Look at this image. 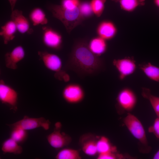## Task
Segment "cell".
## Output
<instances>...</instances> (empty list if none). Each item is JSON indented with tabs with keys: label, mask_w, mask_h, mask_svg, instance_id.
<instances>
[{
	"label": "cell",
	"mask_w": 159,
	"mask_h": 159,
	"mask_svg": "<svg viewBox=\"0 0 159 159\" xmlns=\"http://www.w3.org/2000/svg\"><path fill=\"white\" fill-rule=\"evenodd\" d=\"M95 136L87 134L83 135L81 139V147L84 153L90 156H94L98 153L97 140Z\"/></svg>",
	"instance_id": "obj_14"
},
{
	"label": "cell",
	"mask_w": 159,
	"mask_h": 159,
	"mask_svg": "<svg viewBox=\"0 0 159 159\" xmlns=\"http://www.w3.org/2000/svg\"><path fill=\"white\" fill-rule=\"evenodd\" d=\"M144 0H119L121 7L128 11L133 10L139 5L141 4Z\"/></svg>",
	"instance_id": "obj_26"
},
{
	"label": "cell",
	"mask_w": 159,
	"mask_h": 159,
	"mask_svg": "<svg viewBox=\"0 0 159 159\" xmlns=\"http://www.w3.org/2000/svg\"><path fill=\"white\" fill-rule=\"evenodd\" d=\"M10 17L20 33L31 34L33 32L29 20L24 15L21 11L17 9L13 10L12 11Z\"/></svg>",
	"instance_id": "obj_12"
},
{
	"label": "cell",
	"mask_w": 159,
	"mask_h": 159,
	"mask_svg": "<svg viewBox=\"0 0 159 159\" xmlns=\"http://www.w3.org/2000/svg\"><path fill=\"white\" fill-rule=\"evenodd\" d=\"M112 64L117 70L119 79L121 80L133 74L137 68L135 60L129 57L114 59L113 61Z\"/></svg>",
	"instance_id": "obj_10"
},
{
	"label": "cell",
	"mask_w": 159,
	"mask_h": 159,
	"mask_svg": "<svg viewBox=\"0 0 159 159\" xmlns=\"http://www.w3.org/2000/svg\"><path fill=\"white\" fill-rule=\"evenodd\" d=\"M78 8L80 14L84 19L90 17L94 14L90 2L85 1L80 2Z\"/></svg>",
	"instance_id": "obj_25"
},
{
	"label": "cell",
	"mask_w": 159,
	"mask_h": 159,
	"mask_svg": "<svg viewBox=\"0 0 159 159\" xmlns=\"http://www.w3.org/2000/svg\"><path fill=\"white\" fill-rule=\"evenodd\" d=\"M105 40L99 36L92 39L88 43L91 51L97 56L104 54L107 49V44Z\"/></svg>",
	"instance_id": "obj_17"
},
{
	"label": "cell",
	"mask_w": 159,
	"mask_h": 159,
	"mask_svg": "<svg viewBox=\"0 0 159 159\" xmlns=\"http://www.w3.org/2000/svg\"><path fill=\"white\" fill-rule=\"evenodd\" d=\"M97 147L98 154L117 151L116 147L112 145L109 139L105 136L101 137L97 140Z\"/></svg>",
	"instance_id": "obj_21"
},
{
	"label": "cell",
	"mask_w": 159,
	"mask_h": 159,
	"mask_svg": "<svg viewBox=\"0 0 159 159\" xmlns=\"http://www.w3.org/2000/svg\"><path fill=\"white\" fill-rule=\"evenodd\" d=\"M63 99L68 103L75 104L82 102L85 97L82 87L77 83H70L66 85L62 92Z\"/></svg>",
	"instance_id": "obj_8"
},
{
	"label": "cell",
	"mask_w": 159,
	"mask_h": 159,
	"mask_svg": "<svg viewBox=\"0 0 159 159\" xmlns=\"http://www.w3.org/2000/svg\"><path fill=\"white\" fill-rule=\"evenodd\" d=\"M17 31L15 24L11 19L1 26L0 35L2 38L4 44H7L14 38Z\"/></svg>",
	"instance_id": "obj_16"
},
{
	"label": "cell",
	"mask_w": 159,
	"mask_h": 159,
	"mask_svg": "<svg viewBox=\"0 0 159 159\" xmlns=\"http://www.w3.org/2000/svg\"><path fill=\"white\" fill-rule=\"evenodd\" d=\"M29 18L34 26L44 25L48 23V19L44 11L41 8L36 7L30 12Z\"/></svg>",
	"instance_id": "obj_18"
},
{
	"label": "cell",
	"mask_w": 159,
	"mask_h": 159,
	"mask_svg": "<svg viewBox=\"0 0 159 159\" xmlns=\"http://www.w3.org/2000/svg\"><path fill=\"white\" fill-rule=\"evenodd\" d=\"M62 125L60 122H56L53 131L47 136L50 145L56 149H59L68 145L71 141V138L64 132H61Z\"/></svg>",
	"instance_id": "obj_7"
},
{
	"label": "cell",
	"mask_w": 159,
	"mask_h": 159,
	"mask_svg": "<svg viewBox=\"0 0 159 159\" xmlns=\"http://www.w3.org/2000/svg\"><path fill=\"white\" fill-rule=\"evenodd\" d=\"M116 100L118 109L128 112L134 109L137 101L135 93L131 89L127 87L123 88L120 90Z\"/></svg>",
	"instance_id": "obj_5"
},
{
	"label": "cell",
	"mask_w": 159,
	"mask_h": 159,
	"mask_svg": "<svg viewBox=\"0 0 159 159\" xmlns=\"http://www.w3.org/2000/svg\"><path fill=\"white\" fill-rule=\"evenodd\" d=\"M66 67L82 77L98 74L104 65L102 60L90 50L87 41L82 39L75 42Z\"/></svg>",
	"instance_id": "obj_1"
},
{
	"label": "cell",
	"mask_w": 159,
	"mask_h": 159,
	"mask_svg": "<svg viewBox=\"0 0 159 159\" xmlns=\"http://www.w3.org/2000/svg\"><path fill=\"white\" fill-rule=\"evenodd\" d=\"M124 158L123 155L121 154L116 153L114 152H109L98 154V159H121Z\"/></svg>",
	"instance_id": "obj_29"
},
{
	"label": "cell",
	"mask_w": 159,
	"mask_h": 159,
	"mask_svg": "<svg viewBox=\"0 0 159 159\" xmlns=\"http://www.w3.org/2000/svg\"><path fill=\"white\" fill-rule=\"evenodd\" d=\"M28 133L26 130L21 128H15L11 130L10 138L18 144L24 142L27 139Z\"/></svg>",
	"instance_id": "obj_24"
},
{
	"label": "cell",
	"mask_w": 159,
	"mask_h": 159,
	"mask_svg": "<svg viewBox=\"0 0 159 159\" xmlns=\"http://www.w3.org/2000/svg\"><path fill=\"white\" fill-rule=\"evenodd\" d=\"M9 2L11 11L14 10V8L17 0H8Z\"/></svg>",
	"instance_id": "obj_31"
},
{
	"label": "cell",
	"mask_w": 159,
	"mask_h": 159,
	"mask_svg": "<svg viewBox=\"0 0 159 159\" xmlns=\"http://www.w3.org/2000/svg\"><path fill=\"white\" fill-rule=\"evenodd\" d=\"M153 158V159H159V150L155 154Z\"/></svg>",
	"instance_id": "obj_32"
},
{
	"label": "cell",
	"mask_w": 159,
	"mask_h": 159,
	"mask_svg": "<svg viewBox=\"0 0 159 159\" xmlns=\"http://www.w3.org/2000/svg\"><path fill=\"white\" fill-rule=\"evenodd\" d=\"M25 55V51L22 46L19 45L15 47L11 52L5 54L6 67L10 69H16L17 63L24 58Z\"/></svg>",
	"instance_id": "obj_13"
},
{
	"label": "cell",
	"mask_w": 159,
	"mask_h": 159,
	"mask_svg": "<svg viewBox=\"0 0 159 159\" xmlns=\"http://www.w3.org/2000/svg\"><path fill=\"white\" fill-rule=\"evenodd\" d=\"M123 122L132 135L139 141L140 146V151L143 153L150 152L151 148L148 145L144 127L138 119L129 113L123 119Z\"/></svg>",
	"instance_id": "obj_3"
},
{
	"label": "cell",
	"mask_w": 159,
	"mask_h": 159,
	"mask_svg": "<svg viewBox=\"0 0 159 159\" xmlns=\"http://www.w3.org/2000/svg\"><path fill=\"white\" fill-rule=\"evenodd\" d=\"M55 158L57 159H80L81 157L78 150L65 148L58 152Z\"/></svg>",
	"instance_id": "obj_23"
},
{
	"label": "cell",
	"mask_w": 159,
	"mask_h": 159,
	"mask_svg": "<svg viewBox=\"0 0 159 159\" xmlns=\"http://www.w3.org/2000/svg\"><path fill=\"white\" fill-rule=\"evenodd\" d=\"M50 122L44 117H29L25 116L23 118L14 123L6 124L11 130L21 128L25 130H31L41 127L46 130L49 128Z\"/></svg>",
	"instance_id": "obj_6"
},
{
	"label": "cell",
	"mask_w": 159,
	"mask_h": 159,
	"mask_svg": "<svg viewBox=\"0 0 159 159\" xmlns=\"http://www.w3.org/2000/svg\"><path fill=\"white\" fill-rule=\"evenodd\" d=\"M0 100L2 103L8 105L11 109L16 110L18 94L2 80H1L0 83Z\"/></svg>",
	"instance_id": "obj_11"
},
{
	"label": "cell",
	"mask_w": 159,
	"mask_h": 159,
	"mask_svg": "<svg viewBox=\"0 0 159 159\" xmlns=\"http://www.w3.org/2000/svg\"><path fill=\"white\" fill-rule=\"evenodd\" d=\"M42 40L44 44L50 48L58 50L62 45V38L61 34L50 27L42 28Z\"/></svg>",
	"instance_id": "obj_9"
},
{
	"label": "cell",
	"mask_w": 159,
	"mask_h": 159,
	"mask_svg": "<svg viewBox=\"0 0 159 159\" xmlns=\"http://www.w3.org/2000/svg\"><path fill=\"white\" fill-rule=\"evenodd\" d=\"M14 140L10 138L5 140L2 143L1 150L4 153H12L18 155L23 151L22 148Z\"/></svg>",
	"instance_id": "obj_20"
},
{
	"label": "cell",
	"mask_w": 159,
	"mask_h": 159,
	"mask_svg": "<svg viewBox=\"0 0 159 159\" xmlns=\"http://www.w3.org/2000/svg\"><path fill=\"white\" fill-rule=\"evenodd\" d=\"M47 8L53 16L62 23L69 33L81 24L84 19L78 7L70 10L64 8L61 5L51 4Z\"/></svg>",
	"instance_id": "obj_2"
},
{
	"label": "cell",
	"mask_w": 159,
	"mask_h": 159,
	"mask_svg": "<svg viewBox=\"0 0 159 159\" xmlns=\"http://www.w3.org/2000/svg\"><path fill=\"white\" fill-rule=\"evenodd\" d=\"M106 0H92L90 3L94 14L100 17L102 14L105 8Z\"/></svg>",
	"instance_id": "obj_27"
},
{
	"label": "cell",
	"mask_w": 159,
	"mask_h": 159,
	"mask_svg": "<svg viewBox=\"0 0 159 159\" xmlns=\"http://www.w3.org/2000/svg\"><path fill=\"white\" fill-rule=\"evenodd\" d=\"M154 1L155 4L159 7V0H154Z\"/></svg>",
	"instance_id": "obj_33"
},
{
	"label": "cell",
	"mask_w": 159,
	"mask_h": 159,
	"mask_svg": "<svg viewBox=\"0 0 159 159\" xmlns=\"http://www.w3.org/2000/svg\"><path fill=\"white\" fill-rule=\"evenodd\" d=\"M117 32L116 27L112 22L104 21L100 23L97 28L98 36L105 40L112 38Z\"/></svg>",
	"instance_id": "obj_15"
},
{
	"label": "cell",
	"mask_w": 159,
	"mask_h": 159,
	"mask_svg": "<svg viewBox=\"0 0 159 159\" xmlns=\"http://www.w3.org/2000/svg\"><path fill=\"white\" fill-rule=\"evenodd\" d=\"M148 131L153 133L158 139H159V117H157L155 119L153 125L149 127Z\"/></svg>",
	"instance_id": "obj_30"
},
{
	"label": "cell",
	"mask_w": 159,
	"mask_h": 159,
	"mask_svg": "<svg viewBox=\"0 0 159 159\" xmlns=\"http://www.w3.org/2000/svg\"><path fill=\"white\" fill-rule=\"evenodd\" d=\"M80 3V0H61L60 5L64 8L71 10L78 7Z\"/></svg>",
	"instance_id": "obj_28"
},
{
	"label": "cell",
	"mask_w": 159,
	"mask_h": 159,
	"mask_svg": "<svg viewBox=\"0 0 159 159\" xmlns=\"http://www.w3.org/2000/svg\"><path fill=\"white\" fill-rule=\"evenodd\" d=\"M141 95L149 101L157 117H159V97L152 95L149 89L144 87L142 88Z\"/></svg>",
	"instance_id": "obj_22"
},
{
	"label": "cell",
	"mask_w": 159,
	"mask_h": 159,
	"mask_svg": "<svg viewBox=\"0 0 159 159\" xmlns=\"http://www.w3.org/2000/svg\"><path fill=\"white\" fill-rule=\"evenodd\" d=\"M38 54L44 66L48 69L55 72V77L60 80H63L67 73L62 71V62L57 55L46 51H38Z\"/></svg>",
	"instance_id": "obj_4"
},
{
	"label": "cell",
	"mask_w": 159,
	"mask_h": 159,
	"mask_svg": "<svg viewBox=\"0 0 159 159\" xmlns=\"http://www.w3.org/2000/svg\"><path fill=\"white\" fill-rule=\"evenodd\" d=\"M139 69L149 79L159 82V67L150 62L143 63L138 65Z\"/></svg>",
	"instance_id": "obj_19"
}]
</instances>
